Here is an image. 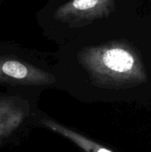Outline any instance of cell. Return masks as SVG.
<instances>
[{"label":"cell","mask_w":151,"mask_h":152,"mask_svg":"<svg viewBox=\"0 0 151 152\" xmlns=\"http://www.w3.org/2000/svg\"><path fill=\"white\" fill-rule=\"evenodd\" d=\"M54 69L58 89L86 103L105 100L149 79L141 51L125 38L83 46L73 61L59 62Z\"/></svg>","instance_id":"cell-1"},{"label":"cell","mask_w":151,"mask_h":152,"mask_svg":"<svg viewBox=\"0 0 151 152\" xmlns=\"http://www.w3.org/2000/svg\"><path fill=\"white\" fill-rule=\"evenodd\" d=\"M40 94L6 88L0 92V150L20 144L36 127Z\"/></svg>","instance_id":"cell-2"},{"label":"cell","mask_w":151,"mask_h":152,"mask_svg":"<svg viewBox=\"0 0 151 152\" xmlns=\"http://www.w3.org/2000/svg\"><path fill=\"white\" fill-rule=\"evenodd\" d=\"M0 86L43 93L58 89L53 66L37 58L19 53L0 52Z\"/></svg>","instance_id":"cell-3"},{"label":"cell","mask_w":151,"mask_h":152,"mask_svg":"<svg viewBox=\"0 0 151 152\" xmlns=\"http://www.w3.org/2000/svg\"><path fill=\"white\" fill-rule=\"evenodd\" d=\"M116 8V0H69L55 10L53 17L69 28H82L109 17Z\"/></svg>","instance_id":"cell-4"},{"label":"cell","mask_w":151,"mask_h":152,"mask_svg":"<svg viewBox=\"0 0 151 152\" xmlns=\"http://www.w3.org/2000/svg\"><path fill=\"white\" fill-rule=\"evenodd\" d=\"M36 127L44 128L61 136L73 143L82 152H114L80 131L54 119L41 110H38L36 118Z\"/></svg>","instance_id":"cell-5"}]
</instances>
